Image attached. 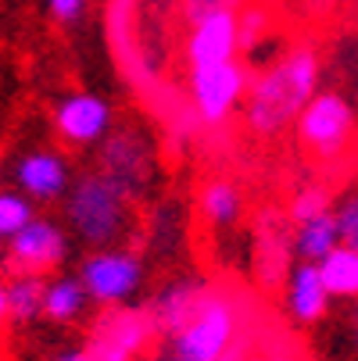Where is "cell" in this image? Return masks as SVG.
Returning <instances> with one entry per match:
<instances>
[{
    "mask_svg": "<svg viewBox=\"0 0 358 361\" xmlns=\"http://www.w3.org/2000/svg\"><path fill=\"white\" fill-rule=\"evenodd\" d=\"M319 93V54L312 43H297L287 54H280L262 75H254L244 122L254 136L273 140L297 126L301 111L316 100Z\"/></svg>",
    "mask_w": 358,
    "mask_h": 361,
    "instance_id": "obj_1",
    "label": "cell"
},
{
    "mask_svg": "<svg viewBox=\"0 0 358 361\" xmlns=\"http://www.w3.org/2000/svg\"><path fill=\"white\" fill-rule=\"evenodd\" d=\"M129 200L133 193L122 183L97 169L72 183L65 197V219L86 247L105 250L115 247V240L129 229Z\"/></svg>",
    "mask_w": 358,
    "mask_h": 361,
    "instance_id": "obj_2",
    "label": "cell"
},
{
    "mask_svg": "<svg viewBox=\"0 0 358 361\" xmlns=\"http://www.w3.org/2000/svg\"><path fill=\"white\" fill-rule=\"evenodd\" d=\"M294 136H297V147L319 165H340L358 136L354 111L340 93H316V100L301 111Z\"/></svg>",
    "mask_w": 358,
    "mask_h": 361,
    "instance_id": "obj_3",
    "label": "cell"
},
{
    "mask_svg": "<svg viewBox=\"0 0 358 361\" xmlns=\"http://www.w3.org/2000/svg\"><path fill=\"white\" fill-rule=\"evenodd\" d=\"M240 333V304L226 290H212L190 326L172 340L183 361H222L237 347Z\"/></svg>",
    "mask_w": 358,
    "mask_h": 361,
    "instance_id": "obj_4",
    "label": "cell"
},
{
    "mask_svg": "<svg viewBox=\"0 0 358 361\" xmlns=\"http://www.w3.org/2000/svg\"><path fill=\"white\" fill-rule=\"evenodd\" d=\"M155 336L162 333L155 326L150 307H133V304L100 307L97 322L90 326L86 350L93 361H136Z\"/></svg>",
    "mask_w": 358,
    "mask_h": 361,
    "instance_id": "obj_5",
    "label": "cell"
},
{
    "mask_svg": "<svg viewBox=\"0 0 358 361\" xmlns=\"http://www.w3.org/2000/svg\"><path fill=\"white\" fill-rule=\"evenodd\" d=\"M251 75L240 61H226V65H212V68H193L186 79V97L193 104V115L201 126H222L229 122V115L247 104L251 93Z\"/></svg>",
    "mask_w": 358,
    "mask_h": 361,
    "instance_id": "obj_6",
    "label": "cell"
},
{
    "mask_svg": "<svg viewBox=\"0 0 358 361\" xmlns=\"http://www.w3.org/2000/svg\"><path fill=\"white\" fill-rule=\"evenodd\" d=\"M79 279H83V286H86L93 304H100V307H122L143 286V265H140V257L133 250L105 247V250H90L83 257Z\"/></svg>",
    "mask_w": 358,
    "mask_h": 361,
    "instance_id": "obj_7",
    "label": "cell"
},
{
    "mask_svg": "<svg viewBox=\"0 0 358 361\" xmlns=\"http://www.w3.org/2000/svg\"><path fill=\"white\" fill-rule=\"evenodd\" d=\"M68 257V236L54 219H32L18 236L8 240L11 276H47Z\"/></svg>",
    "mask_w": 358,
    "mask_h": 361,
    "instance_id": "obj_8",
    "label": "cell"
},
{
    "mask_svg": "<svg viewBox=\"0 0 358 361\" xmlns=\"http://www.w3.org/2000/svg\"><path fill=\"white\" fill-rule=\"evenodd\" d=\"M115 111L97 93H68L54 108V133L68 147H93L112 136Z\"/></svg>",
    "mask_w": 358,
    "mask_h": 361,
    "instance_id": "obj_9",
    "label": "cell"
},
{
    "mask_svg": "<svg viewBox=\"0 0 358 361\" xmlns=\"http://www.w3.org/2000/svg\"><path fill=\"white\" fill-rule=\"evenodd\" d=\"M15 186L18 193H25L32 204H54L61 197H68L72 190V172L65 154L54 147H36L25 150L15 161Z\"/></svg>",
    "mask_w": 358,
    "mask_h": 361,
    "instance_id": "obj_10",
    "label": "cell"
},
{
    "mask_svg": "<svg viewBox=\"0 0 358 361\" xmlns=\"http://www.w3.org/2000/svg\"><path fill=\"white\" fill-rule=\"evenodd\" d=\"M237 50H240V15H212L186 29L183 61L186 72L212 68V65L237 61Z\"/></svg>",
    "mask_w": 358,
    "mask_h": 361,
    "instance_id": "obj_11",
    "label": "cell"
},
{
    "mask_svg": "<svg viewBox=\"0 0 358 361\" xmlns=\"http://www.w3.org/2000/svg\"><path fill=\"white\" fill-rule=\"evenodd\" d=\"M150 169H155V154H150V143L140 133L122 129L100 143V172H108L129 193H136L147 183Z\"/></svg>",
    "mask_w": 358,
    "mask_h": 361,
    "instance_id": "obj_12",
    "label": "cell"
},
{
    "mask_svg": "<svg viewBox=\"0 0 358 361\" xmlns=\"http://www.w3.org/2000/svg\"><path fill=\"white\" fill-rule=\"evenodd\" d=\"M208 293H212V286L201 283V279H176V283L162 286V290L155 293V300L147 304L150 315H155L158 333L176 340V336L190 326V319L201 312V304L208 300Z\"/></svg>",
    "mask_w": 358,
    "mask_h": 361,
    "instance_id": "obj_13",
    "label": "cell"
},
{
    "mask_svg": "<svg viewBox=\"0 0 358 361\" xmlns=\"http://www.w3.org/2000/svg\"><path fill=\"white\" fill-rule=\"evenodd\" d=\"M330 300H333V293H330V286H326L316 262H297L290 269L283 307L297 326H316L330 312Z\"/></svg>",
    "mask_w": 358,
    "mask_h": 361,
    "instance_id": "obj_14",
    "label": "cell"
},
{
    "mask_svg": "<svg viewBox=\"0 0 358 361\" xmlns=\"http://www.w3.org/2000/svg\"><path fill=\"white\" fill-rule=\"evenodd\" d=\"M108 39L129 79H150L136 47V0H112L108 4Z\"/></svg>",
    "mask_w": 358,
    "mask_h": 361,
    "instance_id": "obj_15",
    "label": "cell"
},
{
    "mask_svg": "<svg viewBox=\"0 0 358 361\" xmlns=\"http://www.w3.org/2000/svg\"><path fill=\"white\" fill-rule=\"evenodd\" d=\"M43 297H47V279L40 276H8L0 290V315L11 326H29L43 319Z\"/></svg>",
    "mask_w": 358,
    "mask_h": 361,
    "instance_id": "obj_16",
    "label": "cell"
},
{
    "mask_svg": "<svg viewBox=\"0 0 358 361\" xmlns=\"http://www.w3.org/2000/svg\"><path fill=\"white\" fill-rule=\"evenodd\" d=\"M90 293L83 286L79 276H58V279H47V297H43V319L58 322V326H68L76 319H83L86 312Z\"/></svg>",
    "mask_w": 358,
    "mask_h": 361,
    "instance_id": "obj_17",
    "label": "cell"
},
{
    "mask_svg": "<svg viewBox=\"0 0 358 361\" xmlns=\"http://www.w3.org/2000/svg\"><path fill=\"white\" fill-rule=\"evenodd\" d=\"M337 247H344V236H340V219L337 212L330 215H319L304 226H294V254L301 262H323L326 254H333Z\"/></svg>",
    "mask_w": 358,
    "mask_h": 361,
    "instance_id": "obj_18",
    "label": "cell"
},
{
    "mask_svg": "<svg viewBox=\"0 0 358 361\" xmlns=\"http://www.w3.org/2000/svg\"><path fill=\"white\" fill-rule=\"evenodd\" d=\"M287 250H294V240L287 243L276 219L265 215L262 229H258V250H254V272H258V279L265 286H276L283 283L290 272H287Z\"/></svg>",
    "mask_w": 358,
    "mask_h": 361,
    "instance_id": "obj_19",
    "label": "cell"
},
{
    "mask_svg": "<svg viewBox=\"0 0 358 361\" xmlns=\"http://www.w3.org/2000/svg\"><path fill=\"white\" fill-rule=\"evenodd\" d=\"M197 204H201L204 222L215 226V229H226L244 212V193H240V186L233 179H208V183H204V190H201V200Z\"/></svg>",
    "mask_w": 358,
    "mask_h": 361,
    "instance_id": "obj_20",
    "label": "cell"
},
{
    "mask_svg": "<svg viewBox=\"0 0 358 361\" xmlns=\"http://www.w3.org/2000/svg\"><path fill=\"white\" fill-rule=\"evenodd\" d=\"M319 272L333 293V300H358V250L337 247L319 262Z\"/></svg>",
    "mask_w": 358,
    "mask_h": 361,
    "instance_id": "obj_21",
    "label": "cell"
},
{
    "mask_svg": "<svg viewBox=\"0 0 358 361\" xmlns=\"http://www.w3.org/2000/svg\"><path fill=\"white\" fill-rule=\"evenodd\" d=\"M330 212H337V208H333V193H330L323 183L301 186V190L290 197V204H287V219H290L294 226H304V222H312V219H319V215H330Z\"/></svg>",
    "mask_w": 358,
    "mask_h": 361,
    "instance_id": "obj_22",
    "label": "cell"
},
{
    "mask_svg": "<svg viewBox=\"0 0 358 361\" xmlns=\"http://www.w3.org/2000/svg\"><path fill=\"white\" fill-rule=\"evenodd\" d=\"M32 219H36V208H32V200L25 193H15V190L0 193V236L4 240L18 236Z\"/></svg>",
    "mask_w": 358,
    "mask_h": 361,
    "instance_id": "obj_23",
    "label": "cell"
},
{
    "mask_svg": "<svg viewBox=\"0 0 358 361\" xmlns=\"http://www.w3.org/2000/svg\"><path fill=\"white\" fill-rule=\"evenodd\" d=\"M247 8V0H183L179 4V18L186 25H197L212 15H240Z\"/></svg>",
    "mask_w": 358,
    "mask_h": 361,
    "instance_id": "obj_24",
    "label": "cell"
},
{
    "mask_svg": "<svg viewBox=\"0 0 358 361\" xmlns=\"http://www.w3.org/2000/svg\"><path fill=\"white\" fill-rule=\"evenodd\" d=\"M269 11L262 4H247L240 11V50H251V47H262V39L269 36Z\"/></svg>",
    "mask_w": 358,
    "mask_h": 361,
    "instance_id": "obj_25",
    "label": "cell"
},
{
    "mask_svg": "<svg viewBox=\"0 0 358 361\" xmlns=\"http://www.w3.org/2000/svg\"><path fill=\"white\" fill-rule=\"evenodd\" d=\"M337 219H340L344 247L358 250V190H354V193H347V197L337 204Z\"/></svg>",
    "mask_w": 358,
    "mask_h": 361,
    "instance_id": "obj_26",
    "label": "cell"
},
{
    "mask_svg": "<svg viewBox=\"0 0 358 361\" xmlns=\"http://www.w3.org/2000/svg\"><path fill=\"white\" fill-rule=\"evenodd\" d=\"M83 8H86V0H47V11L54 15L58 22H72V18H79Z\"/></svg>",
    "mask_w": 358,
    "mask_h": 361,
    "instance_id": "obj_27",
    "label": "cell"
},
{
    "mask_svg": "<svg viewBox=\"0 0 358 361\" xmlns=\"http://www.w3.org/2000/svg\"><path fill=\"white\" fill-rule=\"evenodd\" d=\"M337 4L340 0H297L301 15H309V18H326V15L337 11Z\"/></svg>",
    "mask_w": 358,
    "mask_h": 361,
    "instance_id": "obj_28",
    "label": "cell"
},
{
    "mask_svg": "<svg viewBox=\"0 0 358 361\" xmlns=\"http://www.w3.org/2000/svg\"><path fill=\"white\" fill-rule=\"evenodd\" d=\"M54 361H93V357H90V350H86V347H83V350L76 347V350H65V354H58Z\"/></svg>",
    "mask_w": 358,
    "mask_h": 361,
    "instance_id": "obj_29",
    "label": "cell"
},
{
    "mask_svg": "<svg viewBox=\"0 0 358 361\" xmlns=\"http://www.w3.org/2000/svg\"><path fill=\"white\" fill-rule=\"evenodd\" d=\"M222 361H254V357H251V354H247V350H244V347L237 343V347H233V350H229V354H226Z\"/></svg>",
    "mask_w": 358,
    "mask_h": 361,
    "instance_id": "obj_30",
    "label": "cell"
},
{
    "mask_svg": "<svg viewBox=\"0 0 358 361\" xmlns=\"http://www.w3.org/2000/svg\"><path fill=\"white\" fill-rule=\"evenodd\" d=\"M351 336H354V347H358V307H354V322H351Z\"/></svg>",
    "mask_w": 358,
    "mask_h": 361,
    "instance_id": "obj_31",
    "label": "cell"
},
{
    "mask_svg": "<svg viewBox=\"0 0 358 361\" xmlns=\"http://www.w3.org/2000/svg\"><path fill=\"white\" fill-rule=\"evenodd\" d=\"M165 361H183V357H179V354H176V357H165Z\"/></svg>",
    "mask_w": 358,
    "mask_h": 361,
    "instance_id": "obj_32",
    "label": "cell"
}]
</instances>
